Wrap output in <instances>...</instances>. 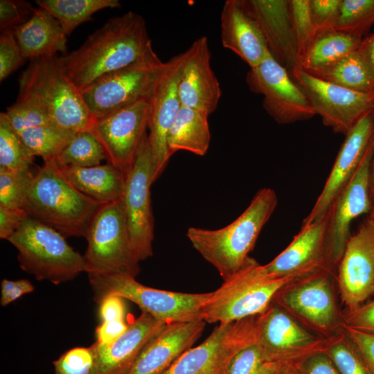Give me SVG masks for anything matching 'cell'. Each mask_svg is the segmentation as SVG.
<instances>
[{
	"label": "cell",
	"instance_id": "45",
	"mask_svg": "<svg viewBox=\"0 0 374 374\" xmlns=\"http://www.w3.org/2000/svg\"><path fill=\"white\" fill-rule=\"evenodd\" d=\"M35 8L25 1H0L1 31L12 28L27 21L33 14Z\"/></svg>",
	"mask_w": 374,
	"mask_h": 374
},
{
	"label": "cell",
	"instance_id": "8",
	"mask_svg": "<svg viewBox=\"0 0 374 374\" xmlns=\"http://www.w3.org/2000/svg\"><path fill=\"white\" fill-rule=\"evenodd\" d=\"M256 263L249 258L240 271L211 292L201 310L202 320L226 323L256 316L271 305L283 287L299 278L262 277L256 271Z\"/></svg>",
	"mask_w": 374,
	"mask_h": 374
},
{
	"label": "cell",
	"instance_id": "5",
	"mask_svg": "<svg viewBox=\"0 0 374 374\" xmlns=\"http://www.w3.org/2000/svg\"><path fill=\"white\" fill-rule=\"evenodd\" d=\"M55 57L31 61L19 78V95L43 106L58 127L73 133L90 131L95 119L81 93L61 71Z\"/></svg>",
	"mask_w": 374,
	"mask_h": 374
},
{
	"label": "cell",
	"instance_id": "35",
	"mask_svg": "<svg viewBox=\"0 0 374 374\" xmlns=\"http://www.w3.org/2000/svg\"><path fill=\"white\" fill-rule=\"evenodd\" d=\"M341 374H374L368 359L343 328L325 349Z\"/></svg>",
	"mask_w": 374,
	"mask_h": 374
},
{
	"label": "cell",
	"instance_id": "25",
	"mask_svg": "<svg viewBox=\"0 0 374 374\" xmlns=\"http://www.w3.org/2000/svg\"><path fill=\"white\" fill-rule=\"evenodd\" d=\"M167 324L142 312L115 341L94 342L96 361L91 374H127L145 345Z\"/></svg>",
	"mask_w": 374,
	"mask_h": 374
},
{
	"label": "cell",
	"instance_id": "55",
	"mask_svg": "<svg viewBox=\"0 0 374 374\" xmlns=\"http://www.w3.org/2000/svg\"><path fill=\"white\" fill-rule=\"evenodd\" d=\"M272 374H299L292 362H283Z\"/></svg>",
	"mask_w": 374,
	"mask_h": 374
},
{
	"label": "cell",
	"instance_id": "21",
	"mask_svg": "<svg viewBox=\"0 0 374 374\" xmlns=\"http://www.w3.org/2000/svg\"><path fill=\"white\" fill-rule=\"evenodd\" d=\"M373 133L374 110H372L362 116L346 135L324 186L302 225L326 217L334 199L359 168Z\"/></svg>",
	"mask_w": 374,
	"mask_h": 374
},
{
	"label": "cell",
	"instance_id": "18",
	"mask_svg": "<svg viewBox=\"0 0 374 374\" xmlns=\"http://www.w3.org/2000/svg\"><path fill=\"white\" fill-rule=\"evenodd\" d=\"M345 310H353L374 294V220L368 218L351 235L336 272Z\"/></svg>",
	"mask_w": 374,
	"mask_h": 374
},
{
	"label": "cell",
	"instance_id": "15",
	"mask_svg": "<svg viewBox=\"0 0 374 374\" xmlns=\"http://www.w3.org/2000/svg\"><path fill=\"white\" fill-rule=\"evenodd\" d=\"M150 98H143L96 119L90 132L103 146L107 163L125 176L147 136Z\"/></svg>",
	"mask_w": 374,
	"mask_h": 374
},
{
	"label": "cell",
	"instance_id": "4",
	"mask_svg": "<svg viewBox=\"0 0 374 374\" xmlns=\"http://www.w3.org/2000/svg\"><path fill=\"white\" fill-rule=\"evenodd\" d=\"M8 241L17 250L21 269L38 280L59 285L85 272L83 255L74 250L60 232L30 217Z\"/></svg>",
	"mask_w": 374,
	"mask_h": 374
},
{
	"label": "cell",
	"instance_id": "46",
	"mask_svg": "<svg viewBox=\"0 0 374 374\" xmlns=\"http://www.w3.org/2000/svg\"><path fill=\"white\" fill-rule=\"evenodd\" d=\"M292 363L299 374H341L325 350L312 353Z\"/></svg>",
	"mask_w": 374,
	"mask_h": 374
},
{
	"label": "cell",
	"instance_id": "13",
	"mask_svg": "<svg viewBox=\"0 0 374 374\" xmlns=\"http://www.w3.org/2000/svg\"><path fill=\"white\" fill-rule=\"evenodd\" d=\"M373 136L357 171L334 199L326 215V250L329 265L336 270L351 236L353 220L369 213L372 206L370 177Z\"/></svg>",
	"mask_w": 374,
	"mask_h": 374
},
{
	"label": "cell",
	"instance_id": "58",
	"mask_svg": "<svg viewBox=\"0 0 374 374\" xmlns=\"http://www.w3.org/2000/svg\"><path fill=\"white\" fill-rule=\"evenodd\" d=\"M372 220V219H371Z\"/></svg>",
	"mask_w": 374,
	"mask_h": 374
},
{
	"label": "cell",
	"instance_id": "29",
	"mask_svg": "<svg viewBox=\"0 0 374 374\" xmlns=\"http://www.w3.org/2000/svg\"><path fill=\"white\" fill-rule=\"evenodd\" d=\"M208 118V115L204 112L181 107L167 136L170 157L179 150L198 156L206 153L211 141Z\"/></svg>",
	"mask_w": 374,
	"mask_h": 374
},
{
	"label": "cell",
	"instance_id": "37",
	"mask_svg": "<svg viewBox=\"0 0 374 374\" xmlns=\"http://www.w3.org/2000/svg\"><path fill=\"white\" fill-rule=\"evenodd\" d=\"M374 24V0H341L334 30L358 38Z\"/></svg>",
	"mask_w": 374,
	"mask_h": 374
},
{
	"label": "cell",
	"instance_id": "43",
	"mask_svg": "<svg viewBox=\"0 0 374 374\" xmlns=\"http://www.w3.org/2000/svg\"><path fill=\"white\" fill-rule=\"evenodd\" d=\"M24 60L12 29L1 30L0 35L1 82L17 70Z\"/></svg>",
	"mask_w": 374,
	"mask_h": 374
},
{
	"label": "cell",
	"instance_id": "33",
	"mask_svg": "<svg viewBox=\"0 0 374 374\" xmlns=\"http://www.w3.org/2000/svg\"><path fill=\"white\" fill-rule=\"evenodd\" d=\"M76 133L56 125H46L24 130L19 135L32 154L43 160L56 157Z\"/></svg>",
	"mask_w": 374,
	"mask_h": 374
},
{
	"label": "cell",
	"instance_id": "40",
	"mask_svg": "<svg viewBox=\"0 0 374 374\" xmlns=\"http://www.w3.org/2000/svg\"><path fill=\"white\" fill-rule=\"evenodd\" d=\"M290 9L300 61L317 38L310 0H291Z\"/></svg>",
	"mask_w": 374,
	"mask_h": 374
},
{
	"label": "cell",
	"instance_id": "20",
	"mask_svg": "<svg viewBox=\"0 0 374 374\" xmlns=\"http://www.w3.org/2000/svg\"><path fill=\"white\" fill-rule=\"evenodd\" d=\"M326 217L301 226L290 244L269 262L256 269L267 278L301 277L321 269L336 271L328 264L326 250ZM337 272V271H336Z\"/></svg>",
	"mask_w": 374,
	"mask_h": 374
},
{
	"label": "cell",
	"instance_id": "22",
	"mask_svg": "<svg viewBox=\"0 0 374 374\" xmlns=\"http://www.w3.org/2000/svg\"><path fill=\"white\" fill-rule=\"evenodd\" d=\"M260 28L273 57L290 73L299 64L290 1L240 0Z\"/></svg>",
	"mask_w": 374,
	"mask_h": 374
},
{
	"label": "cell",
	"instance_id": "48",
	"mask_svg": "<svg viewBox=\"0 0 374 374\" xmlns=\"http://www.w3.org/2000/svg\"><path fill=\"white\" fill-rule=\"evenodd\" d=\"M28 217L23 208L0 206V238L8 240Z\"/></svg>",
	"mask_w": 374,
	"mask_h": 374
},
{
	"label": "cell",
	"instance_id": "34",
	"mask_svg": "<svg viewBox=\"0 0 374 374\" xmlns=\"http://www.w3.org/2000/svg\"><path fill=\"white\" fill-rule=\"evenodd\" d=\"M60 167H91L106 160L104 149L90 131L75 134L74 138L55 157Z\"/></svg>",
	"mask_w": 374,
	"mask_h": 374
},
{
	"label": "cell",
	"instance_id": "27",
	"mask_svg": "<svg viewBox=\"0 0 374 374\" xmlns=\"http://www.w3.org/2000/svg\"><path fill=\"white\" fill-rule=\"evenodd\" d=\"M12 29L25 60L66 53L67 35L57 19L43 8H35L27 21Z\"/></svg>",
	"mask_w": 374,
	"mask_h": 374
},
{
	"label": "cell",
	"instance_id": "56",
	"mask_svg": "<svg viewBox=\"0 0 374 374\" xmlns=\"http://www.w3.org/2000/svg\"><path fill=\"white\" fill-rule=\"evenodd\" d=\"M370 195L373 202L374 199V133H373V158L371 168V177H370Z\"/></svg>",
	"mask_w": 374,
	"mask_h": 374
},
{
	"label": "cell",
	"instance_id": "7",
	"mask_svg": "<svg viewBox=\"0 0 374 374\" xmlns=\"http://www.w3.org/2000/svg\"><path fill=\"white\" fill-rule=\"evenodd\" d=\"M336 271L321 269L299 277L283 287L272 303L316 335L328 338L343 329L335 292Z\"/></svg>",
	"mask_w": 374,
	"mask_h": 374
},
{
	"label": "cell",
	"instance_id": "49",
	"mask_svg": "<svg viewBox=\"0 0 374 374\" xmlns=\"http://www.w3.org/2000/svg\"><path fill=\"white\" fill-rule=\"evenodd\" d=\"M34 290V285L27 279H3L1 283V305L6 306L23 295L33 292Z\"/></svg>",
	"mask_w": 374,
	"mask_h": 374
},
{
	"label": "cell",
	"instance_id": "2",
	"mask_svg": "<svg viewBox=\"0 0 374 374\" xmlns=\"http://www.w3.org/2000/svg\"><path fill=\"white\" fill-rule=\"evenodd\" d=\"M277 203L276 192L270 188H262L244 212L229 224L215 230L191 226L186 235L194 249L226 281L249 260V253Z\"/></svg>",
	"mask_w": 374,
	"mask_h": 374
},
{
	"label": "cell",
	"instance_id": "30",
	"mask_svg": "<svg viewBox=\"0 0 374 374\" xmlns=\"http://www.w3.org/2000/svg\"><path fill=\"white\" fill-rule=\"evenodd\" d=\"M362 39L335 30L316 38L299 61L308 73L316 75L357 50Z\"/></svg>",
	"mask_w": 374,
	"mask_h": 374
},
{
	"label": "cell",
	"instance_id": "39",
	"mask_svg": "<svg viewBox=\"0 0 374 374\" xmlns=\"http://www.w3.org/2000/svg\"><path fill=\"white\" fill-rule=\"evenodd\" d=\"M34 175L31 168L19 170L0 168V206L22 208Z\"/></svg>",
	"mask_w": 374,
	"mask_h": 374
},
{
	"label": "cell",
	"instance_id": "42",
	"mask_svg": "<svg viewBox=\"0 0 374 374\" xmlns=\"http://www.w3.org/2000/svg\"><path fill=\"white\" fill-rule=\"evenodd\" d=\"M270 362L258 343L250 344L238 351L229 362L225 374H252Z\"/></svg>",
	"mask_w": 374,
	"mask_h": 374
},
{
	"label": "cell",
	"instance_id": "36",
	"mask_svg": "<svg viewBox=\"0 0 374 374\" xmlns=\"http://www.w3.org/2000/svg\"><path fill=\"white\" fill-rule=\"evenodd\" d=\"M34 156L12 128L3 112L0 114V168L19 170L31 168Z\"/></svg>",
	"mask_w": 374,
	"mask_h": 374
},
{
	"label": "cell",
	"instance_id": "50",
	"mask_svg": "<svg viewBox=\"0 0 374 374\" xmlns=\"http://www.w3.org/2000/svg\"><path fill=\"white\" fill-rule=\"evenodd\" d=\"M125 300L116 295L104 297L98 303V314L101 321H125L127 312Z\"/></svg>",
	"mask_w": 374,
	"mask_h": 374
},
{
	"label": "cell",
	"instance_id": "6",
	"mask_svg": "<svg viewBox=\"0 0 374 374\" xmlns=\"http://www.w3.org/2000/svg\"><path fill=\"white\" fill-rule=\"evenodd\" d=\"M83 255L87 274H123L136 277L140 271L131 244L122 197L105 203L92 219Z\"/></svg>",
	"mask_w": 374,
	"mask_h": 374
},
{
	"label": "cell",
	"instance_id": "9",
	"mask_svg": "<svg viewBox=\"0 0 374 374\" xmlns=\"http://www.w3.org/2000/svg\"><path fill=\"white\" fill-rule=\"evenodd\" d=\"M88 278L96 303L108 295H116L168 324L202 319L203 305L211 295V292L184 293L155 289L129 275L88 274Z\"/></svg>",
	"mask_w": 374,
	"mask_h": 374
},
{
	"label": "cell",
	"instance_id": "41",
	"mask_svg": "<svg viewBox=\"0 0 374 374\" xmlns=\"http://www.w3.org/2000/svg\"><path fill=\"white\" fill-rule=\"evenodd\" d=\"M96 361L93 345L89 347H75L53 362V374H91Z\"/></svg>",
	"mask_w": 374,
	"mask_h": 374
},
{
	"label": "cell",
	"instance_id": "32",
	"mask_svg": "<svg viewBox=\"0 0 374 374\" xmlns=\"http://www.w3.org/2000/svg\"><path fill=\"white\" fill-rule=\"evenodd\" d=\"M36 4L50 12L69 36L96 12L121 6L118 0H37Z\"/></svg>",
	"mask_w": 374,
	"mask_h": 374
},
{
	"label": "cell",
	"instance_id": "38",
	"mask_svg": "<svg viewBox=\"0 0 374 374\" xmlns=\"http://www.w3.org/2000/svg\"><path fill=\"white\" fill-rule=\"evenodd\" d=\"M3 113L18 134L38 126L55 125L43 106L36 100L22 95H18L15 103L8 107Z\"/></svg>",
	"mask_w": 374,
	"mask_h": 374
},
{
	"label": "cell",
	"instance_id": "44",
	"mask_svg": "<svg viewBox=\"0 0 374 374\" xmlns=\"http://www.w3.org/2000/svg\"><path fill=\"white\" fill-rule=\"evenodd\" d=\"M341 3V0H310L311 13L317 37L334 30Z\"/></svg>",
	"mask_w": 374,
	"mask_h": 374
},
{
	"label": "cell",
	"instance_id": "51",
	"mask_svg": "<svg viewBox=\"0 0 374 374\" xmlns=\"http://www.w3.org/2000/svg\"><path fill=\"white\" fill-rule=\"evenodd\" d=\"M128 327L125 321H103L96 329V342L101 345L112 344L121 337Z\"/></svg>",
	"mask_w": 374,
	"mask_h": 374
},
{
	"label": "cell",
	"instance_id": "28",
	"mask_svg": "<svg viewBox=\"0 0 374 374\" xmlns=\"http://www.w3.org/2000/svg\"><path fill=\"white\" fill-rule=\"evenodd\" d=\"M60 168L77 190L98 202H113L123 196L125 176L109 163L91 167L68 166Z\"/></svg>",
	"mask_w": 374,
	"mask_h": 374
},
{
	"label": "cell",
	"instance_id": "26",
	"mask_svg": "<svg viewBox=\"0 0 374 374\" xmlns=\"http://www.w3.org/2000/svg\"><path fill=\"white\" fill-rule=\"evenodd\" d=\"M222 46L238 55L251 68L259 65L269 53L266 40L240 0H227L220 17Z\"/></svg>",
	"mask_w": 374,
	"mask_h": 374
},
{
	"label": "cell",
	"instance_id": "12",
	"mask_svg": "<svg viewBox=\"0 0 374 374\" xmlns=\"http://www.w3.org/2000/svg\"><path fill=\"white\" fill-rule=\"evenodd\" d=\"M290 75L315 114L336 133L346 136L362 116L374 110V91L346 89L308 73L299 64Z\"/></svg>",
	"mask_w": 374,
	"mask_h": 374
},
{
	"label": "cell",
	"instance_id": "14",
	"mask_svg": "<svg viewBox=\"0 0 374 374\" xmlns=\"http://www.w3.org/2000/svg\"><path fill=\"white\" fill-rule=\"evenodd\" d=\"M153 183L152 152L147 134L125 177L122 196L131 244L139 261L153 255L154 217L150 198Z\"/></svg>",
	"mask_w": 374,
	"mask_h": 374
},
{
	"label": "cell",
	"instance_id": "47",
	"mask_svg": "<svg viewBox=\"0 0 374 374\" xmlns=\"http://www.w3.org/2000/svg\"><path fill=\"white\" fill-rule=\"evenodd\" d=\"M342 314L343 327L374 335V299Z\"/></svg>",
	"mask_w": 374,
	"mask_h": 374
},
{
	"label": "cell",
	"instance_id": "3",
	"mask_svg": "<svg viewBox=\"0 0 374 374\" xmlns=\"http://www.w3.org/2000/svg\"><path fill=\"white\" fill-rule=\"evenodd\" d=\"M103 204L71 185L53 157L44 159L35 174L22 208L29 217L65 238H85L92 219Z\"/></svg>",
	"mask_w": 374,
	"mask_h": 374
},
{
	"label": "cell",
	"instance_id": "19",
	"mask_svg": "<svg viewBox=\"0 0 374 374\" xmlns=\"http://www.w3.org/2000/svg\"><path fill=\"white\" fill-rule=\"evenodd\" d=\"M188 54L187 49L166 62V69L150 98L148 128L154 182L163 173L170 158L167 148V136L181 107L179 82Z\"/></svg>",
	"mask_w": 374,
	"mask_h": 374
},
{
	"label": "cell",
	"instance_id": "17",
	"mask_svg": "<svg viewBox=\"0 0 374 374\" xmlns=\"http://www.w3.org/2000/svg\"><path fill=\"white\" fill-rule=\"evenodd\" d=\"M258 343L270 362H294L323 350L335 336L325 338L310 332L272 303L258 315Z\"/></svg>",
	"mask_w": 374,
	"mask_h": 374
},
{
	"label": "cell",
	"instance_id": "1",
	"mask_svg": "<svg viewBox=\"0 0 374 374\" xmlns=\"http://www.w3.org/2000/svg\"><path fill=\"white\" fill-rule=\"evenodd\" d=\"M55 59L62 73L80 93L112 72L159 60L144 19L132 11L109 19L78 48Z\"/></svg>",
	"mask_w": 374,
	"mask_h": 374
},
{
	"label": "cell",
	"instance_id": "57",
	"mask_svg": "<svg viewBox=\"0 0 374 374\" xmlns=\"http://www.w3.org/2000/svg\"><path fill=\"white\" fill-rule=\"evenodd\" d=\"M368 218L374 220V199H373V200L372 202L371 208L370 212L368 213Z\"/></svg>",
	"mask_w": 374,
	"mask_h": 374
},
{
	"label": "cell",
	"instance_id": "31",
	"mask_svg": "<svg viewBox=\"0 0 374 374\" xmlns=\"http://www.w3.org/2000/svg\"><path fill=\"white\" fill-rule=\"evenodd\" d=\"M315 76L353 91H374V71L357 49Z\"/></svg>",
	"mask_w": 374,
	"mask_h": 374
},
{
	"label": "cell",
	"instance_id": "11",
	"mask_svg": "<svg viewBox=\"0 0 374 374\" xmlns=\"http://www.w3.org/2000/svg\"><path fill=\"white\" fill-rule=\"evenodd\" d=\"M258 315L219 323L202 344L181 354L164 374H225L238 351L258 342Z\"/></svg>",
	"mask_w": 374,
	"mask_h": 374
},
{
	"label": "cell",
	"instance_id": "54",
	"mask_svg": "<svg viewBox=\"0 0 374 374\" xmlns=\"http://www.w3.org/2000/svg\"><path fill=\"white\" fill-rule=\"evenodd\" d=\"M283 362H267L252 374H272Z\"/></svg>",
	"mask_w": 374,
	"mask_h": 374
},
{
	"label": "cell",
	"instance_id": "10",
	"mask_svg": "<svg viewBox=\"0 0 374 374\" xmlns=\"http://www.w3.org/2000/svg\"><path fill=\"white\" fill-rule=\"evenodd\" d=\"M166 67L161 60L138 62L107 74L81 92L96 120L143 98H150Z\"/></svg>",
	"mask_w": 374,
	"mask_h": 374
},
{
	"label": "cell",
	"instance_id": "53",
	"mask_svg": "<svg viewBox=\"0 0 374 374\" xmlns=\"http://www.w3.org/2000/svg\"><path fill=\"white\" fill-rule=\"evenodd\" d=\"M357 50L374 71V33L362 39Z\"/></svg>",
	"mask_w": 374,
	"mask_h": 374
},
{
	"label": "cell",
	"instance_id": "16",
	"mask_svg": "<svg viewBox=\"0 0 374 374\" xmlns=\"http://www.w3.org/2000/svg\"><path fill=\"white\" fill-rule=\"evenodd\" d=\"M247 82L252 91L263 96L264 109L279 124L316 115L305 94L269 51L259 65L250 69Z\"/></svg>",
	"mask_w": 374,
	"mask_h": 374
},
{
	"label": "cell",
	"instance_id": "52",
	"mask_svg": "<svg viewBox=\"0 0 374 374\" xmlns=\"http://www.w3.org/2000/svg\"><path fill=\"white\" fill-rule=\"evenodd\" d=\"M343 328L365 355L374 371V335L348 327Z\"/></svg>",
	"mask_w": 374,
	"mask_h": 374
},
{
	"label": "cell",
	"instance_id": "23",
	"mask_svg": "<svg viewBox=\"0 0 374 374\" xmlns=\"http://www.w3.org/2000/svg\"><path fill=\"white\" fill-rule=\"evenodd\" d=\"M188 51L179 82L181 106L201 111L209 116L218 105L222 90L211 66L207 37L202 36L196 39Z\"/></svg>",
	"mask_w": 374,
	"mask_h": 374
},
{
	"label": "cell",
	"instance_id": "24",
	"mask_svg": "<svg viewBox=\"0 0 374 374\" xmlns=\"http://www.w3.org/2000/svg\"><path fill=\"white\" fill-rule=\"evenodd\" d=\"M205 324L202 319L167 324L145 345L127 374H164L192 348Z\"/></svg>",
	"mask_w": 374,
	"mask_h": 374
}]
</instances>
